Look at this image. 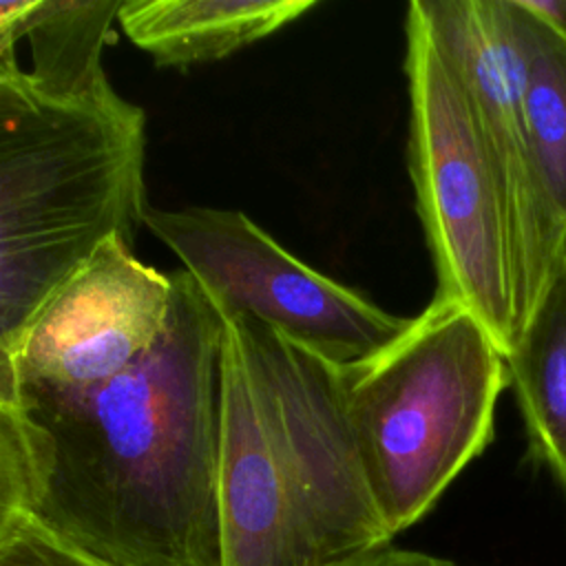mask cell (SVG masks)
Listing matches in <instances>:
<instances>
[{
  "label": "cell",
  "instance_id": "obj_1",
  "mask_svg": "<svg viewBox=\"0 0 566 566\" xmlns=\"http://www.w3.org/2000/svg\"><path fill=\"white\" fill-rule=\"evenodd\" d=\"M159 343L73 391L0 389V515L108 566H223V316L186 272Z\"/></svg>",
  "mask_w": 566,
  "mask_h": 566
},
{
  "label": "cell",
  "instance_id": "obj_2",
  "mask_svg": "<svg viewBox=\"0 0 566 566\" xmlns=\"http://www.w3.org/2000/svg\"><path fill=\"white\" fill-rule=\"evenodd\" d=\"M219 506L223 566H327L394 539L338 367L250 316H223Z\"/></svg>",
  "mask_w": 566,
  "mask_h": 566
},
{
  "label": "cell",
  "instance_id": "obj_3",
  "mask_svg": "<svg viewBox=\"0 0 566 566\" xmlns=\"http://www.w3.org/2000/svg\"><path fill=\"white\" fill-rule=\"evenodd\" d=\"M146 115L111 82L42 93L0 55V349L111 237L146 221Z\"/></svg>",
  "mask_w": 566,
  "mask_h": 566
},
{
  "label": "cell",
  "instance_id": "obj_4",
  "mask_svg": "<svg viewBox=\"0 0 566 566\" xmlns=\"http://www.w3.org/2000/svg\"><path fill=\"white\" fill-rule=\"evenodd\" d=\"M338 374L365 478L396 537L493 440L504 352L471 310L433 298L387 349Z\"/></svg>",
  "mask_w": 566,
  "mask_h": 566
},
{
  "label": "cell",
  "instance_id": "obj_5",
  "mask_svg": "<svg viewBox=\"0 0 566 566\" xmlns=\"http://www.w3.org/2000/svg\"><path fill=\"white\" fill-rule=\"evenodd\" d=\"M405 71L409 172L438 279L433 298L471 310L506 356L522 321L502 184L464 82L413 2Z\"/></svg>",
  "mask_w": 566,
  "mask_h": 566
},
{
  "label": "cell",
  "instance_id": "obj_6",
  "mask_svg": "<svg viewBox=\"0 0 566 566\" xmlns=\"http://www.w3.org/2000/svg\"><path fill=\"white\" fill-rule=\"evenodd\" d=\"M144 226L219 314L250 316L336 367L380 354L411 325L292 256L241 210L150 206Z\"/></svg>",
  "mask_w": 566,
  "mask_h": 566
},
{
  "label": "cell",
  "instance_id": "obj_7",
  "mask_svg": "<svg viewBox=\"0 0 566 566\" xmlns=\"http://www.w3.org/2000/svg\"><path fill=\"white\" fill-rule=\"evenodd\" d=\"M172 296V274L111 237L0 349V389L73 391L119 376L159 343Z\"/></svg>",
  "mask_w": 566,
  "mask_h": 566
},
{
  "label": "cell",
  "instance_id": "obj_8",
  "mask_svg": "<svg viewBox=\"0 0 566 566\" xmlns=\"http://www.w3.org/2000/svg\"><path fill=\"white\" fill-rule=\"evenodd\" d=\"M413 4L464 82L497 170L524 325L562 252L546 221L533 164L515 4L513 0H413Z\"/></svg>",
  "mask_w": 566,
  "mask_h": 566
},
{
  "label": "cell",
  "instance_id": "obj_9",
  "mask_svg": "<svg viewBox=\"0 0 566 566\" xmlns=\"http://www.w3.org/2000/svg\"><path fill=\"white\" fill-rule=\"evenodd\" d=\"M314 0H124L126 38L159 66L214 62L314 9Z\"/></svg>",
  "mask_w": 566,
  "mask_h": 566
},
{
  "label": "cell",
  "instance_id": "obj_10",
  "mask_svg": "<svg viewBox=\"0 0 566 566\" xmlns=\"http://www.w3.org/2000/svg\"><path fill=\"white\" fill-rule=\"evenodd\" d=\"M504 358L528 451L566 491V252Z\"/></svg>",
  "mask_w": 566,
  "mask_h": 566
},
{
  "label": "cell",
  "instance_id": "obj_11",
  "mask_svg": "<svg viewBox=\"0 0 566 566\" xmlns=\"http://www.w3.org/2000/svg\"><path fill=\"white\" fill-rule=\"evenodd\" d=\"M124 0H4L0 53L27 38V77L49 95L75 97L108 82L102 53Z\"/></svg>",
  "mask_w": 566,
  "mask_h": 566
},
{
  "label": "cell",
  "instance_id": "obj_12",
  "mask_svg": "<svg viewBox=\"0 0 566 566\" xmlns=\"http://www.w3.org/2000/svg\"><path fill=\"white\" fill-rule=\"evenodd\" d=\"M524 57V102L537 186L557 250L566 252V42L513 0Z\"/></svg>",
  "mask_w": 566,
  "mask_h": 566
},
{
  "label": "cell",
  "instance_id": "obj_13",
  "mask_svg": "<svg viewBox=\"0 0 566 566\" xmlns=\"http://www.w3.org/2000/svg\"><path fill=\"white\" fill-rule=\"evenodd\" d=\"M0 566H108L22 513L0 515Z\"/></svg>",
  "mask_w": 566,
  "mask_h": 566
},
{
  "label": "cell",
  "instance_id": "obj_14",
  "mask_svg": "<svg viewBox=\"0 0 566 566\" xmlns=\"http://www.w3.org/2000/svg\"><path fill=\"white\" fill-rule=\"evenodd\" d=\"M327 566H460L451 559L422 553V551H411V548H398V546H382L374 551H365L352 557H345L340 562H332Z\"/></svg>",
  "mask_w": 566,
  "mask_h": 566
},
{
  "label": "cell",
  "instance_id": "obj_15",
  "mask_svg": "<svg viewBox=\"0 0 566 566\" xmlns=\"http://www.w3.org/2000/svg\"><path fill=\"white\" fill-rule=\"evenodd\" d=\"M524 4L548 22L566 42V0H524Z\"/></svg>",
  "mask_w": 566,
  "mask_h": 566
}]
</instances>
